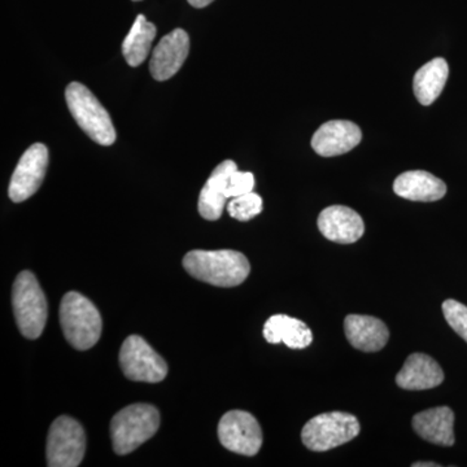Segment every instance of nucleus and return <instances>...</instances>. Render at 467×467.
<instances>
[{"label": "nucleus", "mask_w": 467, "mask_h": 467, "mask_svg": "<svg viewBox=\"0 0 467 467\" xmlns=\"http://www.w3.org/2000/svg\"><path fill=\"white\" fill-rule=\"evenodd\" d=\"M183 267L193 278L216 287H236L251 272L247 257L232 250L189 252L184 256Z\"/></svg>", "instance_id": "1"}, {"label": "nucleus", "mask_w": 467, "mask_h": 467, "mask_svg": "<svg viewBox=\"0 0 467 467\" xmlns=\"http://www.w3.org/2000/svg\"><path fill=\"white\" fill-rule=\"evenodd\" d=\"M227 212L236 221L245 223L263 212V199L254 192L236 196L227 204Z\"/></svg>", "instance_id": "22"}, {"label": "nucleus", "mask_w": 467, "mask_h": 467, "mask_svg": "<svg viewBox=\"0 0 467 467\" xmlns=\"http://www.w3.org/2000/svg\"><path fill=\"white\" fill-rule=\"evenodd\" d=\"M134 2H140V0H134Z\"/></svg>", "instance_id": "27"}, {"label": "nucleus", "mask_w": 467, "mask_h": 467, "mask_svg": "<svg viewBox=\"0 0 467 467\" xmlns=\"http://www.w3.org/2000/svg\"><path fill=\"white\" fill-rule=\"evenodd\" d=\"M264 337L267 343H284L291 349H304L313 342L308 325L285 315H275L267 319L264 325Z\"/></svg>", "instance_id": "19"}, {"label": "nucleus", "mask_w": 467, "mask_h": 467, "mask_svg": "<svg viewBox=\"0 0 467 467\" xmlns=\"http://www.w3.org/2000/svg\"><path fill=\"white\" fill-rule=\"evenodd\" d=\"M160 413L150 404L129 405L110 422L113 451L119 456L131 453L158 432Z\"/></svg>", "instance_id": "3"}, {"label": "nucleus", "mask_w": 467, "mask_h": 467, "mask_svg": "<svg viewBox=\"0 0 467 467\" xmlns=\"http://www.w3.org/2000/svg\"><path fill=\"white\" fill-rule=\"evenodd\" d=\"M187 2H189L192 7L204 8L211 5V3H213V0H187Z\"/></svg>", "instance_id": "25"}, {"label": "nucleus", "mask_w": 467, "mask_h": 467, "mask_svg": "<svg viewBox=\"0 0 467 467\" xmlns=\"http://www.w3.org/2000/svg\"><path fill=\"white\" fill-rule=\"evenodd\" d=\"M86 451L84 427L72 417L61 416L54 420L47 438V465L77 467L81 465Z\"/></svg>", "instance_id": "7"}, {"label": "nucleus", "mask_w": 467, "mask_h": 467, "mask_svg": "<svg viewBox=\"0 0 467 467\" xmlns=\"http://www.w3.org/2000/svg\"><path fill=\"white\" fill-rule=\"evenodd\" d=\"M414 431L426 441L441 447L454 444V413L451 408L438 407L420 411L411 420Z\"/></svg>", "instance_id": "17"}, {"label": "nucleus", "mask_w": 467, "mask_h": 467, "mask_svg": "<svg viewBox=\"0 0 467 467\" xmlns=\"http://www.w3.org/2000/svg\"><path fill=\"white\" fill-rule=\"evenodd\" d=\"M156 26L147 21L146 16L138 15L135 18L133 27L126 36L122 43V54L126 63L130 67H138L149 57L153 39H155Z\"/></svg>", "instance_id": "21"}, {"label": "nucleus", "mask_w": 467, "mask_h": 467, "mask_svg": "<svg viewBox=\"0 0 467 467\" xmlns=\"http://www.w3.org/2000/svg\"><path fill=\"white\" fill-rule=\"evenodd\" d=\"M393 192L411 202H438L447 193V184L429 171H410L396 178Z\"/></svg>", "instance_id": "16"}, {"label": "nucleus", "mask_w": 467, "mask_h": 467, "mask_svg": "<svg viewBox=\"0 0 467 467\" xmlns=\"http://www.w3.org/2000/svg\"><path fill=\"white\" fill-rule=\"evenodd\" d=\"M119 365L128 379L159 383L168 374L165 359L140 335L126 337L119 350Z\"/></svg>", "instance_id": "8"}, {"label": "nucleus", "mask_w": 467, "mask_h": 467, "mask_svg": "<svg viewBox=\"0 0 467 467\" xmlns=\"http://www.w3.org/2000/svg\"><path fill=\"white\" fill-rule=\"evenodd\" d=\"M413 466L414 467H438V466H441V465H438V463H434V462H429V463H426V462H417V463H414Z\"/></svg>", "instance_id": "26"}, {"label": "nucleus", "mask_w": 467, "mask_h": 467, "mask_svg": "<svg viewBox=\"0 0 467 467\" xmlns=\"http://www.w3.org/2000/svg\"><path fill=\"white\" fill-rule=\"evenodd\" d=\"M218 439L226 450L243 456H256L263 445V431L256 418L244 410H230L218 423Z\"/></svg>", "instance_id": "9"}, {"label": "nucleus", "mask_w": 467, "mask_h": 467, "mask_svg": "<svg viewBox=\"0 0 467 467\" xmlns=\"http://www.w3.org/2000/svg\"><path fill=\"white\" fill-rule=\"evenodd\" d=\"M318 229L328 241L339 244H352L365 233L364 221L358 212L344 205L324 209L318 217Z\"/></svg>", "instance_id": "13"}, {"label": "nucleus", "mask_w": 467, "mask_h": 467, "mask_svg": "<svg viewBox=\"0 0 467 467\" xmlns=\"http://www.w3.org/2000/svg\"><path fill=\"white\" fill-rule=\"evenodd\" d=\"M60 325L73 348L88 350L99 342L103 326L99 310L78 292H67L61 300Z\"/></svg>", "instance_id": "2"}, {"label": "nucleus", "mask_w": 467, "mask_h": 467, "mask_svg": "<svg viewBox=\"0 0 467 467\" xmlns=\"http://www.w3.org/2000/svg\"><path fill=\"white\" fill-rule=\"evenodd\" d=\"M254 189V177L250 171H232L227 175L225 195L227 199L236 198V196L244 195L252 192Z\"/></svg>", "instance_id": "24"}, {"label": "nucleus", "mask_w": 467, "mask_h": 467, "mask_svg": "<svg viewBox=\"0 0 467 467\" xmlns=\"http://www.w3.org/2000/svg\"><path fill=\"white\" fill-rule=\"evenodd\" d=\"M236 169L238 167L233 160H226L212 171L207 183L202 189L198 202L199 213L205 220L217 221L223 216L227 202L225 195L227 175Z\"/></svg>", "instance_id": "18"}, {"label": "nucleus", "mask_w": 467, "mask_h": 467, "mask_svg": "<svg viewBox=\"0 0 467 467\" xmlns=\"http://www.w3.org/2000/svg\"><path fill=\"white\" fill-rule=\"evenodd\" d=\"M48 167V149L42 143L33 144L24 152L18 161L11 182L8 195L14 202H23L38 192L45 180Z\"/></svg>", "instance_id": "10"}, {"label": "nucleus", "mask_w": 467, "mask_h": 467, "mask_svg": "<svg viewBox=\"0 0 467 467\" xmlns=\"http://www.w3.org/2000/svg\"><path fill=\"white\" fill-rule=\"evenodd\" d=\"M347 339L362 352H378L389 342V331L379 318L371 316L349 315L344 319Z\"/></svg>", "instance_id": "15"}, {"label": "nucleus", "mask_w": 467, "mask_h": 467, "mask_svg": "<svg viewBox=\"0 0 467 467\" xmlns=\"http://www.w3.org/2000/svg\"><path fill=\"white\" fill-rule=\"evenodd\" d=\"M448 76H450V67L447 60L442 57H436L420 67L413 81V90L418 101L422 106L434 103L444 90Z\"/></svg>", "instance_id": "20"}, {"label": "nucleus", "mask_w": 467, "mask_h": 467, "mask_svg": "<svg viewBox=\"0 0 467 467\" xmlns=\"http://www.w3.org/2000/svg\"><path fill=\"white\" fill-rule=\"evenodd\" d=\"M444 380L442 368L434 358L425 353H413L405 361L396 376V383L402 389L422 391L441 386Z\"/></svg>", "instance_id": "14"}, {"label": "nucleus", "mask_w": 467, "mask_h": 467, "mask_svg": "<svg viewBox=\"0 0 467 467\" xmlns=\"http://www.w3.org/2000/svg\"><path fill=\"white\" fill-rule=\"evenodd\" d=\"M441 308L448 325L467 342V306L460 301L448 299Z\"/></svg>", "instance_id": "23"}, {"label": "nucleus", "mask_w": 467, "mask_h": 467, "mask_svg": "<svg viewBox=\"0 0 467 467\" xmlns=\"http://www.w3.org/2000/svg\"><path fill=\"white\" fill-rule=\"evenodd\" d=\"M361 140V129L355 122L334 119L318 128L313 135L312 147L319 156L333 158L349 152Z\"/></svg>", "instance_id": "12"}, {"label": "nucleus", "mask_w": 467, "mask_h": 467, "mask_svg": "<svg viewBox=\"0 0 467 467\" xmlns=\"http://www.w3.org/2000/svg\"><path fill=\"white\" fill-rule=\"evenodd\" d=\"M67 109L79 128L100 146H112L116 129L109 113L86 86L72 82L66 90Z\"/></svg>", "instance_id": "4"}, {"label": "nucleus", "mask_w": 467, "mask_h": 467, "mask_svg": "<svg viewBox=\"0 0 467 467\" xmlns=\"http://www.w3.org/2000/svg\"><path fill=\"white\" fill-rule=\"evenodd\" d=\"M361 431L358 418L346 411H331L312 418L301 431V441L308 450L327 451L346 444Z\"/></svg>", "instance_id": "6"}, {"label": "nucleus", "mask_w": 467, "mask_h": 467, "mask_svg": "<svg viewBox=\"0 0 467 467\" xmlns=\"http://www.w3.org/2000/svg\"><path fill=\"white\" fill-rule=\"evenodd\" d=\"M190 36L183 29H175L162 36L150 57V72L156 81H167L177 75L189 57Z\"/></svg>", "instance_id": "11"}, {"label": "nucleus", "mask_w": 467, "mask_h": 467, "mask_svg": "<svg viewBox=\"0 0 467 467\" xmlns=\"http://www.w3.org/2000/svg\"><path fill=\"white\" fill-rule=\"evenodd\" d=\"M12 306L21 334L27 339H38L47 322V300L29 270L21 272L15 281Z\"/></svg>", "instance_id": "5"}]
</instances>
